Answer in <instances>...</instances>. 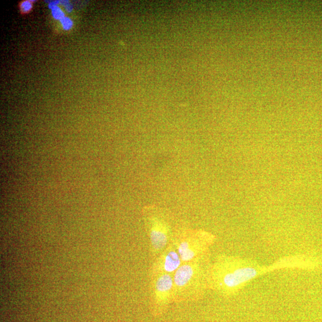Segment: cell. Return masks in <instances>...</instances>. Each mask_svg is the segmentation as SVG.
<instances>
[{
	"label": "cell",
	"instance_id": "obj_3",
	"mask_svg": "<svg viewBox=\"0 0 322 322\" xmlns=\"http://www.w3.org/2000/svg\"><path fill=\"white\" fill-rule=\"evenodd\" d=\"M142 213L149 240L150 257L154 261L172 242L176 229H173L171 215L164 209L156 205L146 206Z\"/></svg>",
	"mask_w": 322,
	"mask_h": 322
},
{
	"label": "cell",
	"instance_id": "obj_5",
	"mask_svg": "<svg viewBox=\"0 0 322 322\" xmlns=\"http://www.w3.org/2000/svg\"><path fill=\"white\" fill-rule=\"evenodd\" d=\"M173 276L169 274H149V309L155 317H160L174 302Z\"/></svg>",
	"mask_w": 322,
	"mask_h": 322
},
{
	"label": "cell",
	"instance_id": "obj_8",
	"mask_svg": "<svg viewBox=\"0 0 322 322\" xmlns=\"http://www.w3.org/2000/svg\"><path fill=\"white\" fill-rule=\"evenodd\" d=\"M61 22L63 27H64L65 30H69V29H71L72 28L73 26V22L71 21V18L65 17L62 18Z\"/></svg>",
	"mask_w": 322,
	"mask_h": 322
},
{
	"label": "cell",
	"instance_id": "obj_2",
	"mask_svg": "<svg viewBox=\"0 0 322 322\" xmlns=\"http://www.w3.org/2000/svg\"><path fill=\"white\" fill-rule=\"evenodd\" d=\"M258 272L254 268L237 265L232 258H221L210 268L209 287L221 294H230L254 278Z\"/></svg>",
	"mask_w": 322,
	"mask_h": 322
},
{
	"label": "cell",
	"instance_id": "obj_7",
	"mask_svg": "<svg viewBox=\"0 0 322 322\" xmlns=\"http://www.w3.org/2000/svg\"><path fill=\"white\" fill-rule=\"evenodd\" d=\"M52 14L55 20H61L62 18L65 17V14L63 11L59 8L58 6H55L51 9Z\"/></svg>",
	"mask_w": 322,
	"mask_h": 322
},
{
	"label": "cell",
	"instance_id": "obj_4",
	"mask_svg": "<svg viewBox=\"0 0 322 322\" xmlns=\"http://www.w3.org/2000/svg\"><path fill=\"white\" fill-rule=\"evenodd\" d=\"M214 240V236L205 231L180 228L176 229L172 242L184 262L209 253V248Z\"/></svg>",
	"mask_w": 322,
	"mask_h": 322
},
{
	"label": "cell",
	"instance_id": "obj_9",
	"mask_svg": "<svg viewBox=\"0 0 322 322\" xmlns=\"http://www.w3.org/2000/svg\"><path fill=\"white\" fill-rule=\"evenodd\" d=\"M32 8V5L30 2H24L21 5V9L24 12H28Z\"/></svg>",
	"mask_w": 322,
	"mask_h": 322
},
{
	"label": "cell",
	"instance_id": "obj_6",
	"mask_svg": "<svg viewBox=\"0 0 322 322\" xmlns=\"http://www.w3.org/2000/svg\"><path fill=\"white\" fill-rule=\"evenodd\" d=\"M182 263L179 252L172 241L164 251L153 261L150 273H162L173 276Z\"/></svg>",
	"mask_w": 322,
	"mask_h": 322
},
{
	"label": "cell",
	"instance_id": "obj_1",
	"mask_svg": "<svg viewBox=\"0 0 322 322\" xmlns=\"http://www.w3.org/2000/svg\"><path fill=\"white\" fill-rule=\"evenodd\" d=\"M209 253L183 262L174 274V302H194L204 295L209 287L211 266Z\"/></svg>",
	"mask_w": 322,
	"mask_h": 322
},
{
	"label": "cell",
	"instance_id": "obj_10",
	"mask_svg": "<svg viewBox=\"0 0 322 322\" xmlns=\"http://www.w3.org/2000/svg\"><path fill=\"white\" fill-rule=\"evenodd\" d=\"M63 5L65 7V9L68 12H71L72 10V6L68 1L62 2Z\"/></svg>",
	"mask_w": 322,
	"mask_h": 322
},
{
	"label": "cell",
	"instance_id": "obj_11",
	"mask_svg": "<svg viewBox=\"0 0 322 322\" xmlns=\"http://www.w3.org/2000/svg\"><path fill=\"white\" fill-rule=\"evenodd\" d=\"M59 2H51L49 4V7L51 9H52L53 8H54V7L55 6H58V4L59 3Z\"/></svg>",
	"mask_w": 322,
	"mask_h": 322
}]
</instances>
